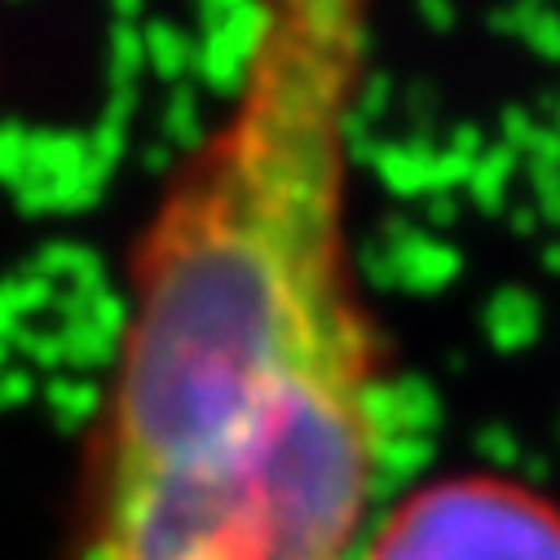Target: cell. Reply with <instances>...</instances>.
I'll return each mask as SVG.
<instances>
[{
    "label": "cell",
    "instance_id": "cell-1",
    "mask_svg": "<svg viewBox=\"0 0 560 560\" xmlns=\"http://www.w3.org/2000/svg\"><path fill=\"white\" fill-rule=\"evenodd\" d=\"M371 0H247L230 93L137 225L80 560H358L388 366L353 252Z\"/></svg>",
    "mask_w": 560,
    "mask_h": 560
},
{
    "label": "cell",
    "instance_id": "cell-2",
    "mask_svg": "<svg viewBox=\"0 0 560 560\" xmlns=\"http://www.w3.org/2000/svg\"><path fill=\"white\" fill-rule=\"evenodd\" d=\"M358 560H560V503L508 472H446L384 503Z\"/></svg>",
    "mask_w": 560,
    "mask_h": 560
}]
</instances>
